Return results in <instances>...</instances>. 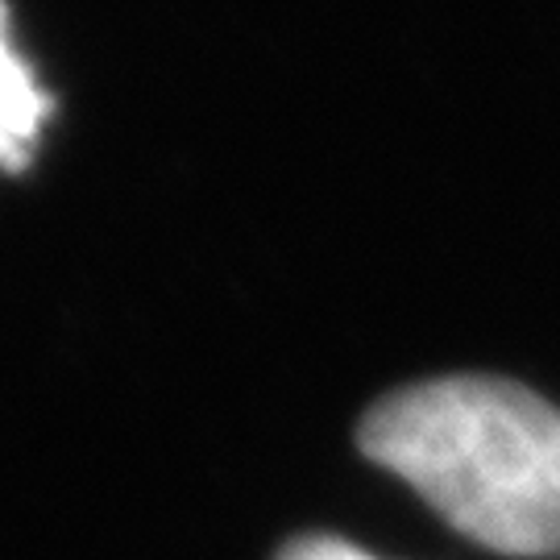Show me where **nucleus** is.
<instances>
[{
    "mask_svg": "<svg viewBox=\"0 0 560 560\" xmlns=\"http://www.w3.org/2000/svg\"><path fill=\"white\" fill-rule=\"evenodd\" d=\"M358 444L460 536L560 557V411L540 395L481 374L420 382L374 402Z\"/></svg>",
    "mask_w": 560,
    "mask_h": 560,
    "instance_id": "obj_1",
    "label": "nucleus"
},
{
    "mask_svg": "<svg viewBox=\"0 0 560 560\" xmlns=\"http://www.w3.org/2000/svg\"><path fill=\"white\" fill-rule=\"evenodd\" d=\"M42 117H46V96L21 62L18 46L4 30V9H0V162L21 166L30 145L38 141Z\"/></svg>",
    "mask_w": 560,
    "mask_h": 560,
    "instance_id": "obj_2",
    "label": "nucleus"
},
{
    "mask_svg": "<svg viewBox=\"0 0 560 560\" xmlns=\"http://www.w3.org/2000/svg\"><path fill=\"white\" fill-rule=\"evenodd\" d=\"M279 560H374L370 552L353 548L349 540H332V536H303V540L287 544Z\"/></svg>",
    "mask_w": 560,
    "mask_h": 560,
    "instance_id": "obj_3",
    "label": "nucleus"
}]
</instances>
